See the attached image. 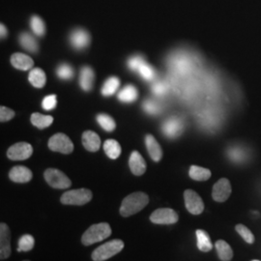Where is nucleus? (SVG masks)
Masks as SVG:
<instances>
[{
    "instance_id": "1",
    "label": "nucleus",
    "mask_w": 261,
    "mask_h": 261,
    "mask_svg": "<svg viewBox=\"0 0 261 261\" xmlns=\"http://www.w3.org/2000/svg\"><path fill=\"white\" fill-rule=\"evenodd\" d=\"M149 202V197L141 192L130 194L126 196L120 207V214L123 217H130L132 215L137 214L141 211Z\"/></svg>"
},
{
    "instance_id": "2",
    "label": "nucleus",
    "mask_w": 261,
    "mask_h": 261,
    "mask_svg": "<svg viewBox=\"0 0 261 261\" xmlns=\"http://www.w3.org/2000/svg\"><path fill=\"white\" fill-rule=\"evenodd\" d=\"M112 228L107 223L93 224L91 225L82 237V242L85 246H90L97 242H101L111 236Z\"/></svg>"
},
{
    "instance_id": "3",
    "label": "nucleus",
    "mask_w": 261,
    "mask_h": 261,
    "mask_svg": "<svg viewBox=\"0 0 261 261\" xmlns=\"http://www.w3.org/2000/svg\"><path fill=\"white\" fill-rule=\"evenodd\" d=\"M92 199V193L88 189L71 190L64 193L60 201L65 205H84Z\"/></svg>"
},
{
    "instance_id": "4",
    "label": "nucleus",
    "mask_w": 261,
    "mask_h": 261,
    "mask_svg": "<svg viewBox=\"0 0 261 261\" xmlns=\"http://www.w3.org/2000/svg\"><path fill=\"white\" fill-rule=\"evenodd\" d=\"M124 248V242L121 240H112L105 243L99 248H97L92 253L94 261H105L112 257L113 255L121 252Z\"/></svg>"
},
{
    "instance_id": "5",
    "label": "nucleus",
    "mask_w": 261,
    "mask_h": 261,
    "mask_svg": "<svg viewBox=\"0 0 261 261\" xmlns=\"http://www.w3.org/2000/svg\"><path fill=\"white\" fill-rule=\"evenodd\" d=\"M48 148L62 154H70L74 150V144L65 134L58 133L54 135L48 140Z\"/></svg>"
},
{
    "instance_id": "6",
    "label": "nucleus",
    "mask_w": 261,
    "mask_h": 261,
    "mask_svg": "<svg viewBox=\"0 0 261 261\" xmlns=\"http://www.w3.org/2000/svg\"><path fill=\"white\" fill-rule=\"evenodd\" d=\"M44 177L47 184L55 189H66L72 185V182L65 174L56 168H48L45 173Z\"/></svg>"
},
{
    "instance_id": "7",
    "label": "nucleus",
    "mask_w": 261,
    "mask_h": 261,
    "mask_svg": "<svg viewBox=\"0 0 261 261\" xmlns=\"http://www.w3.org/2000/svg\"><path fill=\"white\" fill-rule=\"evenodd\" d=\"M184 199L187 210L193 215L201 214L204 210V203L201 197L193 190H186L184 193Z\"/></svg>"
},
{
    "instance_id": "8",
    "label": "nucleus",
    "mask_w": 261,
    "mask_h": 261,
    "mask_svg": "<svg viewBox=\"0 0 261 261\" xmlns=\"http://www.w3.org/2000/svg\"><path fill=\"white\" fill-rule=\"evenodd\" d=\"M178 215L169 208H161L154 211L150 216V221L157 224H173L178 222Z\"/></svg>"
},
{
    "instance_id": "9",
    "label": "nucleus",
    "mask_w": 261,
    "mask_h": 261,
    "mask_svg": "<svg viewBox=\"0 0 261 261\" xmlns=\"http://www.w3.org/2000/svg\"><path fill=\"white\" fill-rule=\"evenodd\" d=\"M33 153L31 144L28 142H19L12 145L7 151V156L13 161H22L30 158Z\"/></svg>"
},
{
    "instance_id": "10",
    "label": "nucleus",
    "mask_w": 261,
    "mask_h": 261,
    "mask_svg": "<svg viewBox=\"0 0 261 261\" xmlns=\"http://www.w3.org/2000/svg\"><path fill=\"white\" fill-rule=\"evenodd\" d=\"M231 195V185L228 179L222 178L220 179L214 187L212 192V197L217 202H224L228 199Z\"/></svg>"
},
{
    "instance_id": "11",
    "label": "nucleus",
    "mask_w": 261,
    "mask_h": 261,
    "mask_svg": "<svg viewBox=\"0 0 261 261\" xmlns=\"http://www.w3.org/2000/svg\"><path fill=\"white\" fill-rule=\"evenodd\" d=\"M11 254V232L6 224H0V259L4 260Z\"/></svg>"
},
{
    "instance_id": "12",
    "label": "nucleus",
    "mask_w": 261,
    "mask_h": 261,
    "mask_svg": "<svg viewBox=\"0 0 261 261\" xmlns=\"http://www.w3.org/2000/svg\"><path fill=\"white\" fill-rule=\"evenodd\" d=\"M163 132L164 134L169 138L174 139L181 135L183 132V123L182 120L177 117H171L164 123L163 125Z\"/></svg>"
},
{
    "instance_id": "13",
    "label": "nucleus",
    "mask_w": 261,
    "mask_h": 261,
    "mask_svg": "<svg viewBox=\"0 0 261 261\" xmlns=\"http://www.w3.org/2000/svg\"><path fill=\"white\" fill-rule=\"evenodd\" d=\"M70 42L75 49H84L90 44V36L84 29H75L70 36Z\"/></svg>"
},
{
    "instance_id": "14",
    "label": "nucleus",
    "mask_w": 261,
    "mask_h": 261,
    "mask_svg": "<svg viewBox=\"0 0 261 261\" xmlns=\"http://www.w3.org/2000/svg\"><path fill=\"white\" fill-rule=\"evenodd\" d=\"M129 167L135 175H142L146 170V163L143 157L138 151H134L130 154Z\"/></svg>"
},
{
    "instance_id": "15",
    "label": "nucleus",
    "mask_w": 261,
    "mask_h": 261,
    "mask_svg": "<svg viewBox=\"0 0 261 261\" xmlns=\"http://www.w3.org/2000/svg\"><path fill=\"white\" fill-rule=\"evenodd\" d=\"M9 177L17 183H28L32 179V171L25 167L17 166L10 170Z\"/></svg>"
},
{
    "instance_id": "16",
    "label": "nucleus",
    "mask_w": 261,
    "mask_h": 261,
    "mask_svg": "<svg viewBox=\"0 0 261 261\" xmlns=\"http://www.w3.org/2000/svg\"><path fill=\"white\" fill-rule=\"evenodd\" d=\"M83 144L85 149L96 152L101 146L100 137L92 130H86L83 135Z\"/></svg>"
},
{
    "instance_id": "17",
    "label": "nucleus",
    "mask_w": 261,
    "mask_h": 261,
    "mask_svg": "<svg viewBox=\"0 0 261 261\" xmlns=\"http://www.w3.org/2000/svg\"><path fill=\"white\" fill-rule=\"evenodd\" d=\"M11 63L16 69L21 71H28L33 67V59L30 56L23 54H14L11 56Z\"/></svg>"
},
{
    "instance_id": "18",
    "label": "nucleus",
    "mask_w": 261,
    "mask_h": 261,
    "mask_svg": "<svg viewBox=\"0 0 261 261\" xmlns=\"http://www.w3.org/2000/svg\"><path fill=\"white\" fill-rule=\"evenodd\" d=\"M145 144L151 159L154 162H160L163 157V150L156 139L152 135H147L145 137Z\"/></svg>"
},
{
    "instance_id": "19",
    "label": "nucleus",
    "mask_w": 261,
    "mask_h": 261,
    "mask_svg": "<svg viewBox=\"0 0 261 261\" xmlns=\"http://www.w3.org/2000/svg\"><path fill=\"white\" fill-rule=\"evenodd\" d=\"M94 75L93 70L88 67L84 66L81 70V75H80V85L83 88L84 91H90L93 87Z\"/></svg>"
},
{
    "instance_id": "20",
    "label": "nucleus",
    "mask_w": 261,
    "mask_h": 261,
    "mask_svg": "<svg viewBox=\"0 0 261 261\" xmlns=\"http://www.w3.org/2000/svg\"><path fill=\"white\" fill-rule=\"evenodd\" d=\"M196 234L198 250L201 252H210L213 249V244L208 233L202 229H197Z\"/></svg>"
},
{
    "instance_id": "21",
    "label": "nucleus",
    "mask_w": 261,
    "mask_h": 261,
    "mask_svg": "<svg viewBox=\"0 0 261 261\" xmlns=\"http://www.w3.org/2000/svg\"><path fill=\"white\" fill-rule=\"evenodd\" d=\"M28 80L30 82V84H32L34 87L37 88H42L45 86L46 82H47V77L45 72L40 69V68H35L33 70L30 71L29 75H28Z\"/></svg>"
},
{
    "instance_id": "22",
    "label": "nucleus",
    "mask_w": 261,
    "mask_h": 261,
    "mask_svg": "<svg viewBox=\"0 0 261 261\" xmlns=\"http://www.w3.org/2000/svg\"><path fill=\"white\" fill-rule=\"evenodd\" d=\"M215 247H216V250L218 252L219 258L221 260L228 261L232 259V257H233L232 249L225 241L224 240L217 241L215 244Z\"/></svg>"
},
{
    "instance_id": "23",
    "label": "nucleus",
    "mask_w": 261,
    "mask_h": 261,
    "mask_svg": "<svg viewBox=\"0 0 261 261\" xmlns=\"http://www.w3.org/2000/svg\"><path fill=\"white\" fill-rule=\"evenodd\" d=\"M138 89L134 85L129 84L126 85L118 93V99L123 103H133L138 99Z\"/></svg>"
},
{
    "instance_id": "24",
    "label": "nucleus",
    "mask_w": 261,
    "mask_h": 261,
    "mask_svg": "<svg viewBox=\"0 0 261 261\" xmlns=\"http://www.w3.org/2000/svg\"><path fill=\"white\" fill-rule=\"evenodd\" d=\"M19 44L24 49H27L29 53H37L39 48L37 41L31 34L28 32H23L19 35Z\"/></svg>"
},
{
    "instance_id": "25",
    "label": "nucleus",
    "mask_w": 261,
    "mask_h": 261,
    "mask_svg": "<svg viewBox=\"0 0 261 261\" xmlns=\"http://www.w3.org/2000/svg\"><path fill=\"white\" fill-rule=\"evenodd\" d=\"M103 150L107 156L112 160L118 158L121 154V146L115 140H106L103 143Z\"/></svg>"
},
{
    "instance_id": "26",
    "label": "nucleus",
    "mask_w": 261,
    "mask_h": 261,
    "mask_svg": "<svg viewBox=\"0 0 261 261\" xmlns=\"http://www.w3.org/2000/svg\"><path fill=\"white\" fill-rule=\"evenodd\" d=\"M31 123L39 129H45L50 126L54 122V117L50 115H44L35 112L31 115Z\"/></svg>"
},
{
    "instance_id": "27",
    "label": "nucleus",
    "mask_w": 261,
    "mask_h": 261,
    "mask_svg": "<svg viewBox=\"0 0 261 261\" xmlns=\"http://www.w3.org/2000/svg\"><path fill=\"white\" fill-rule=\"evenodd\" d=\"M189 175L196 181H206L211 177V171L208 168L192 166L189 170Z\"/></svg>"
},
{
    "instance_id": "28",
    "label": "nucleus",
    "mask_w": 261,
    "mask_h": 261,
    "mask_svg": "<svg viewBox=\"0 0 261 261\" xmlns=\"http://www.w3.org/2000/svg\"><path fill=\"white\" fill-rule=\"evenodd\" d=\"M120 86V81L116 76H112L107 80V82L103 84V88H102V94L103 96H112L115 93Z\"/></svg>"
},
{
    "instance_id": "29",
    "label": "nucleus",
    "mask_w": 261,
    "mask_h": 261,
    "mask_svg": "<svg viewBox=\"0 0 261 261\" xmlns=\"http://www.w3.org/2000/svg\"><path fill=\"white\" fill-rule=\"evenodd\" d=\"M35 245V240L34 237L31 236L30 234H24L22 235L19 240V252H29L33 249Z\"/></svg>"
},
{
    "instance_id": "30",
    "label": "nucleus",
    "mask_w": 261,
    "mask_h": 261,
    "mask_svg": "<svg viewBox=\"0 0 261 261\" xmlns=\"http://www.w3.org/2000/svg\"><path fill=\"white\" fill-rule=\"evenodd\" d=\"M97 121L100 124V126L103 128V130L107 132H112L115 129L116 124L115 121L113 120V118L111 117L108 114L105 113H101L97 116Z\"/></svg>"
},
{
    "instance_id": "31",
    "label": "nucleus",
    "mask_w": 261,
    "mask_h": 261,
    "mask_svg": "<svg viewBox=\"0 0 261 261\" xmlns=\"http://www.w3.org/2000/svg\"><path fill=\"white\" fill-rule=\"evenodd\" d=\"M138 73L140 74V76L143 80H145L147 82H151L156 77V72H155L154 68L152 66H150L146 61L141 64L138 70Z\"/></svg>"
},
{
    "instance_id": "32",
    "label": "nucleus",
    "mask_w": 261,
    "mask_h": 261,
    "mask_svg": "<svg viewBox=\"0 0 261 261\" xmlns=\"http://www.w3.org/2000/svg\"><path fill=\"white\" fill-rule=\"evenodd\" d=\"M30 28L32 29L33 33L37 36H43L46 33L45 23L38 16H33L30 19Z\"/></svg>"
},
{
    "instance_id": "33",
    "label": "nucleus",
    "mask_w": 261,
    "mask_h": 261,
    "mask_svg": "<svg viewBox=\"0 0 261 261\" xmlns=\"http://www.w3.org/2000/svg\"><path fill=\"white\" fill-rule=\"evenodd\" d=\"M56 75L64 81H69L74 76V69L72 68V66L63 63L61 65L58 66L57 70H56Z\"/></svg>"
},
{
    "instance_id": "34",
    "label": "nucleus",
    "mask_w": 261,
    "mask_h": 261,
    "mask_svg": "<svg viewBox=\"0 0 261 261\" xmlns=\"http://www.w3.org/2000/svg\"><path fill=\"white\" fill-rule=\"evenodd\" d=\"M235 229L238 233L241 235L243 239L248 243V244H252L254 242V236L252 233V231L247 227L245 226L244 224H237L235 226Z\"/></svg>"
},
{
    "instance_id": "35",
    "label": "nucleus",
    "mask_w": 261,
    "mask_h": 261,
    "mask_svg": "<svg viewBox=\"0 0 261 261\" xmlns=\"http://www.w3.org/2000/svg\"><path fill=\"white\" fill-rule=\"evenodd\" d=\"M142 108L144 110V112H147L148 114H158L159 112L162 111V108L160 106V103L153 101V100H146L144 103H142Z\"/></svg>"
},
{
    "instance_id": "36",
    "label": "nucleus",
    "mask_w": 261,
    "mask_h": 261,
    "mask_svg": "<svg viewBox=\"0 0 261 261\" xmlns=\"http://www.w3.org/2000/svg\"><path fill=\"white\" fill-rule=\"evenodd\" d=\"M145 62L144 58L141 56H134L129 58L128 60V67L130 68V70L134 71V72H138L139 68H140L141 64Z\"/></svg>"
},
{
    "instance_id": "37",
    "label": "nucleus",
    "mask_w": 261,
    "mask_h": 261,
    "mask_svg": "<svg viewBox=\"0 0 261 261\" xmlns=\"http://www.w3.org/2000/svg\"><path fill=\"white\" fill-rule=\"evenodd\" d=\"M56 105H57V99L55 94L45 97L42 102V107L45 111H51L56 109Z\"/></svg>"
},
{
    "instance_id": "38",
    "label": "nucleus",
    "mask_w": 261,
    "mask_h": 261,
    "mask_svg": "<svg viewBox=\"0 0 261 261\" xmlns=\"http://www.w3.org/2000/svg\"><path fill=\"white\" fill-rule=\"evenodd\" d=\"M14 116H15V112L11 109H8L3 106L0 108V121H9L12 118H14Z\"/></svg>"
},
{
    "instance_id": "39",
    "label": "nucleus",
    "mask_w": 261,
    "mask_h": 261,
    "mask_svg": "<svg viewBox=\"0 0 261 261\" xmlns=\"http://www.w3.org/2000/svg\"><path fill=\"white\" fill-rule=\"evenodd\" d=\"M152 91L157 96H164L168 91V85L163 82H158L152 86Z\"/></svg>"
},
{
    "instance_id": "40",
    "label": "nucleus",
    "mask_w": 261,
    "mask_h": 261,
    "mask_svg": "<svg viewBox=\"0 0 261 261\" xmlns=\"http://www.w3.org/2000/svg\"><path fill=\"white\" fill-rule=\"evenodd\" d=\"M0 29H1V38L6 37V35H7V29H6V28L3 24H1L0 25Z\"/></svg>"
}]
</instances>
